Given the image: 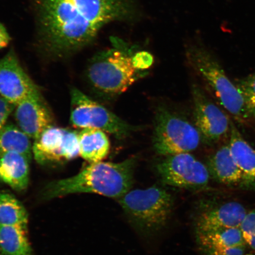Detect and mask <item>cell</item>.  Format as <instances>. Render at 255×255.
Wrapping results in <instances>:
<instances>
[{
  "mask_svg": "<svg viewBox=\"0 0 255 255\" xmlns=\"http://www.w3.org/2000/svg\"><path fill=\"white\" fill-rule=\"evenodd\" d=\"M43 49L53 57L71 55L93 42L104 25L132 21L136 0H33Z\"/></svg>",
  "mask_w": 255,
  "mask_h": 255,
  "instance_id": "obj_1",
  "label": "cell"
},
{
  "mask_svg": "<svg viewBox=\"0 0 255 255\" xmlns=\"http://www.w3.org/2000/svg\"><path fill=\"white\" fill-rule=\"evenodd\" d=\"M137 157L120 162L100 161L89 164L73 176L48 183L41 198L50 200L75 193H94L119 199L133 184Z\"/></svg>",
  "mask_w": 255,
  "mask_h": 255,
  "instance_id": "obj_2",
  "label": "cell"
},
{
  "mask_svg": "<svg viewBox=\"0 0 255 255\" xmlns=\"http://www.w3.org/2000/svg\"><path fill=\"white\" fill-rule=\"evenodd\" d=\"M113 47L102 51L89 62L86 77L96 93L113 97L124 93L145 73L133 65L134 48L118 38H113Z\"/></svg>",
  "mask_w": 255,
  "mask_h": 255,
  "instance_id": "obj_3",
  "label": "cell"
},
{
  "mask_svg": "<svg viewBox=\"0 0 255 255\" xmlns=\"http://www.w3.org/2000/svg\"><path fill=\"white\" fill-rule=\"evenodd\" d=\"M186 56L190 66L202 78L219 104L239 123H246L249 119L243 97L218 60L198 44L188 46Z\"/></svg>",
  "mask_w": 255,
  "mask_h": 255,
  "instance_id": "obj_4",
  "label": "cell"
},
{
  "mask_svg": "<svg viewBox=\"0 0 255 255\" xmlns=\"http://www.w3.org/2000/svg\"><path fill=\"white\" fill-rule=\"evenodd\" d=\"M118 200L133 227L144 235L162 230L170 220L174 207L171 194L157 186L129 190Z\"/></svg>",
  "mask_w": 255,
  "mask_h": 255,
  "instance_id": "obj_5",
  "label": "cell"
},
{
  "mask_svg": "<svg viewBox=\"0 0 255 255\" xmlns=\"http://www.w3.org/2000/svg\"><path fill=\"white\" fill-rule=\"evenodd\" d=\"M202 141L194 124L164 107L156 111L152 144L155 151L168 156L195 150Z\"/></svg>",
  "mask_w": 255,
  "mask_h": 255,
  "instance_id": "obj_6",
  "label": "cell"
},
{
  "mask_svg": "<svg viewBox=\"0 0 255 255\" xmlns=\"http://www.w3.org/2000/svg\"><path fill=\"white\" fill-rule=\"evenodd\" d=\"M70 120L75 128L100 129L119 139L127 138L136 129L76 88L71 91Z\"/></svg>",
  "mask_w": 255,
  "mask_h": 255,
  "instance_id": "obj_7",
  "label": "cell"
},
{
  "mask_svg": "<svg viewBox=\"0 0 255 255\" xmlns=\"http://www.w3.org/2000/svg\"><path fill=\"white\" fill-rule=\"evenodd\" d=\"M155 168L162 182L181 189H206L211 178L207 165L190 152L166 156Z\"/></svg>",
  "mask_w": 255,
  "mask_h": 255,
  "instance_id": "obj_8",
  "label": "cell"
},
{
  "mask_svg": "<svg viewBox=\"0 0 255 255\" xmlns=\"http://www.w3.org/2000/svg\"><path fill=\"white\" fill-rule=\"evenodd\" d=\"M33 155L37 163L41 165L71 161L79 155L78 132L51 126L34 140Z\"/></svg>",
  "mask_w": 255,
  "mask_h": 255,
  "instance_id": "obj_9",
  "label": "cell"
},
{
  "mask_svg": "<svg viewBox=\"0 0 255 255\" xmlns=\"http://www.w3.org/2000/svg\"><path fill=\"white\" fill-rule=\"evenodd\" d=\"M192 97L194 124L202 136V141L214 144L229 135L232 120L224 111L196 85L193 86Z\"/></svg>",
  "mask_w": 255,
  "mask_h": 255,
  "instance_id": "obj_10",
  "label": "cell"
},
{
  "mask_svg": "<svg viewBox=\"0 0 255 255\" xmlns=\"http://www.w3.org/2000/svg\"><path fill=\"white\" fill-rule=\"evenodd\" d=\"M39 92L14 51H9L0 59V96L15 106L28 96Z\"/></svg>",
  "mask_w": 255,
  "mask_h": 255,
  "instance_id": "obj_11",
  "label": "cell"
},
{
  "mask_svg": "<svg viewBox=\"0 0 255 255\" xmlns=\"http://www.w3.org/2000/svg\"><path fill=\"white\" fill-rule=\"evenodd\" d=\"M14 116L17 126L34 140L54 126L52 114L40 92L28 96L16 105Z\"/></svg>",
  "mask_w": 255,
  "mask_h": 255,
  "instance_id": "obj_12",
  "label": "cell"
},
{
  "mask_svg": "<svg viewBox=\"0 0 255 255\" xmlns=\"http://www.w3.org/2000/svg\"><path fill=\"white\" fill-rule=\"evenodd\" d=\"M247 210L237 202H228L203 210L197 216L196 234L240 228Z\"/></svg>",
  "mask_w": 255,
  "mask_h": 255,
  "instance_id": "obj_13",
  "label": "cell"
},
{
  "mask_svg": "<svg viewBox=\"0 0 255 255\" xmlns=\"http://www.w3.org/2000/svg\"><path fill=\"white\" fill-rule=\"evenodd\" d=\"M197 243L205 255H244L247 245L240 228L196 234Z\"/></svg>",
  "mask_w": 255,
  "mask_h": 255,
  "instance_id": "obj_14",
  "label": "cell"
},
{
  "mask_svg": "<svg viewBox=\"0 0 255 255\" xmlns=\"http://www.w3.org/2000/svg\"><path fill=\"white\" fill-rule=\"evenodd\" d=\"M228 143L242 174L240 188L255 192V149L231 121Z\"/></svg>",
  "mask_w": 255,
  "mask_h": 255,
  "instance_id": "obj_15",
  "label": "cell"
},
{
  "mask_svg": "<svg viewBox=\"0 0 255 255\" xmlns=\"http://www.w3.org/2000/svg\"><path fill=\"white\" fill-rule=\"evenodd\" d=\"M210 177L216 182L229 187L240 188L242 174L228 142L223 145L207 159Z\"/></svg>",
  "mask_w": 255,
  "mask_h": 255,
  "instance_id": "obj_16",
  "label": "cell"
},
{
  "mask_svg": "<svg viewBox=\"0 0 255 255\" xmlns=\"http://www.w3.org/2000/svg\"><path fill=\"white\" fill-rule=\"evenodd\" d=\"M30 160L17 152L0 157V180L17 191L27 189L29 183Z\"/></svg>",
  "mask_w": 255,
  "mask_h": 255,
  "instance_id": "obj_17",
  "label": "cell"
},
{
  "mask_svg": "<svg viewBox=\"0 0 255 255\" xmlns=\"http://www.w3.org/2000/svg\"><path fill=\"white\" fill-rule=\"evenodd\" d=\"M78 142L79 155L90 163L103 161L110 153V139L103 130L82 129L78 132Z\"/></svg>",
  "mask_w": 255,
  "mask_h": 255,
  "instance_id": "obj_18",
  "label": "cell"
},
{
  "mask_svg": "<svg viewBox=\"0 0 255 255\" xmlns=\"http://www.w3.org/2000/svg\"><path fill=\"white\" fill-rule=\"evenodd\" d=\"M0 251L5 255H32L27 229L0 225Z\"/></svg>",
  "mask_w": 255,
  "mask_h": 255,
  "instance_id": "obj_19",
  "label": "cell"
},
{
  "mask_svg": "<svg viewBox=\"0 0 255 255\" xmlns=\"http://www.w3.org/2000/svg\"><path fill=\"white\" fill-rule=\"evenodd\" d=\"M8 152H17L31 161L33 146L30 138L17 126L6 124L0 130V157Z\"/></svg>",
  "mask_w": 255,
  "mask_h": 255,
  "instance_id": "obj_20",
  "label": "cell"
},
{
  "mask_svg": "<svg viewBox=\"0 0 255 255\" xmlns=\"http://www.w3.org/2000/svg\"><path fill=\"white\" fill-rule=\"evenodd\" d=\"M28 213L20 201L7 191H0V225L27 229Z\"/></svg>",
  "mask_w": 255,
  "mask_h": 255,
  "instance_id": "obj_21",
  "label": "cell"
},
{
  "mask_svg": "<svg viewBox=\"0 0 255 255\" xmlns=\"http://www.w3.org/2000/svg\"><path fill=\"white\" fill-rule=\"evenodd\" d=\"M243 97L249 120L255 121V73L235 82Z\"/></svg>",
  "mask_w": 255,
  "mask_h": 255,
  "instance_id": "obj_22",
  "label": "cell"
},
{
  "mask_svg": "<svg viewBox=\"0 0 255 255\" xmlns=\"http://www.w3.org/2000/svg\"><path fill=\"white\" fill-rule=\"evenodd\" d=\"M240 229L247 246L255 251V209L247 213Z\"/></svg>",
  "mask_w": 255,
  "mask_h": 255,
  "instance_id": "obj_23",
  "label": "cell"
},
{
  "mask_svg": "<svg viewBox=\"0 0 255 255\" xmlns=\"http://www.w3.org/2000/svg\"><path fill=\"white\" fill-rule=\"evenodd\" d=\"M133 65L139 71H145L154 63V57L151 53L145 50L136 51L132 56Z\"/></svg>",
  "mask_w": 255,
  "mask_h": 255,
  "instance_id": "obj_24",
  "label": "cell"
},
{
  "mask_svg": "<svg viewBox=\"0 0 255 255\" xmlns=\"http://www.w3.org/2000/svg\"><path fill=\"white\" fill-rule=\"evenodd\" d=\"M14 108L15 105L0 96V130L7 124L8 117Z\"/></svg>",
  "mask_w": 255,
  "mask_h": 255,
  "instance_id": "obj_25",
  "label": "cell"
},
{
  "mask_svg": "<svg viewBox=\"0 0 255 255\" xmlns=\"http://www.w3.org/2000/svg\"><path fill=\"white\" fill-rule=\"evenodd\" d=\"M11 38L4 25L0 23V50L7 47Z\"/></svg>",
  "mask_w": 255,
  "mask_h": 255,
  "instance_id": "obj_26",
  "label": "cell"
},
{
  "mask_svg": "<svg viewBox=\"0 0 255 255\" xmlns=\"http://www.w3.org/2000/svg\"><path fill=\"white\" fill-rule=\"evenodd\" d=\"M244 255H255L252 254H245Z\"/></svg>",
  "mask_w": 255,
  "mask_h": 255,
  "instance_id": "obj_27",
  "label": "cell"
}]
</instances>
